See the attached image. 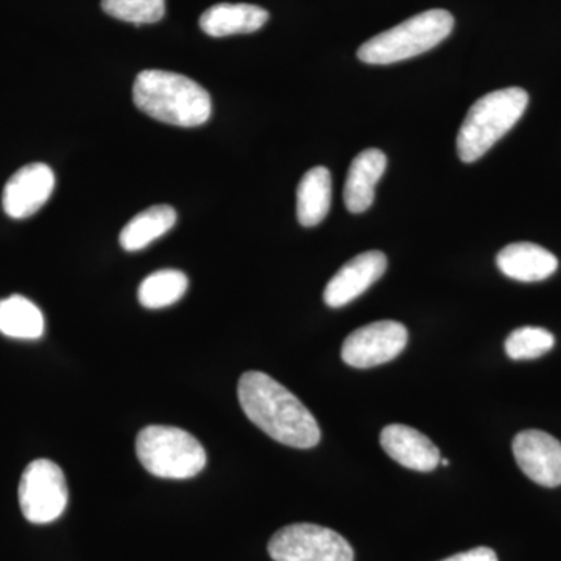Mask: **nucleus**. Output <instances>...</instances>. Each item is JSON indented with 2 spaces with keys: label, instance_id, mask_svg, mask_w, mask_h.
<instances>
[{
  "label": "nucleus",
  "instance_id": "nucleus-2",
  "mask_svg": "<svg viewBox=\"0 0 561 561\" xmlns=\"http://www.w3.org/2000/svg\"><path fill=\"white\" fill-rule=\"evenodd\" d=\"M133 101L147 116L175 127H201L213 114L209 92L202 84L168 70H142L133 87Z\"/></svg>",
  "mask_w": 561,
  "mask_h": 561
},
{
  "label": "nucleus",
  "instance_id": "nucleus-21",
  "mask_svg": "<svg viewBox=\"0 0 561 561\" xmlns=\"http://www.w3.org/2000/svg\"><path fill=\"white\" fill-rule=\"evenodd\" d=\"M102 9L130 24H154L164 18L165 0H102Z\"/></svg>",
  "mask_w": 561,
  "mask_h": 561
},
{
  "label": "nucleus",
  "instance_id": "nucleus-5",
  "mask_svg": "<svg viewBox=\"0 0 561 561\" xmlns=\"http://www.w3.org/2000/svg\"><path fill=\"white\" fill-rule=\"evenodd\" d=\"M136 454L142 467L161 479L183 481L195 478L206 467L202 443L180 427H146L136 438Z\"/></svg>",
  "mask_w": 561,
  "mask_h": 561
},
{
  "label": "nucleus",
  "instance_id": "nucleus-22",
  "mask_svg": "<svg viewBox=\"0 0 561 561\" xmlns=\"http://www.w3.org/2000/svg\"><path fill=\"white\" fill-rule=\"evenodd\" d=\"M443 561H497L496 552L490 548H476L471 551L460 552Z\"/></svg>",
  "mask_w": 561,
  "mask_h": 561
},
{
  "label": "nucleus",
  "instance_id": "nucleus-10",
  "mask_svg": "<svg viewBox=\"0 0 561 561\" xmlns=\"http://www.w3.org/2000/svg\"><path fill=\"white\" fill-rule=\"evenodd\" d=\"M55 190V173L43 162L20 169L5 184L2 205L11 219H27L38 213Z\"/></svg>",
  "mask_w": 561,
  "mask_h": 561
},
{
  "label": "nucleus",
  "instance_id": "nucleus-20",
  "mask_svg": "<svg viewBox=\"0 0 561 561\" xmlns=\"http://www.w3.org/2000/svg\"><path fill=\"white\" fill-rule=\"evenodd\" d=\"M556 345V339L548 330L524 327L513 331L505 341V353L513 360H530L549 353Z\"/></svg>",
  "mask_w": 561,
  "mask_h": 561
},
{
  "label": "nucleus",
  "instance_id": "nucleus-13",
  "mask_svg": "<svg viewBox=\"0 0 561 561\" xmlns=\"http://www.w3.org/2000/svg\"><path fill=\"white\" fill-rule=\"evenodd\" d=\"M387 169V157L379 149L360 151L351 162L343 190V202L353 214L365 213L375 202L376 184Z\"/></svg>",
  "mask_w": 561,
  "mask_h": 561
},
{
  "label": "nucleus",
  "instance_id": "nucleus-11",
  "mask_svg": "<svg viewBox=\"0 0 561 561\" xmlns=\"http://www.w3.org/2000/svg\"><path fill=\"white\" fill-rule=\"evenodd\" d=\"M386 271L387 257L382 251H365L346 262L341 271L332 276L324 289V302L330 308H343L370 289Z\"/></svg>",
  "mask_w": 561,
  "mask_h": 561
},
{
  "label": "nucleus",
  "instance_id": "nucleus-18",
  "mask_svg": "<svg viewBox=\"0 0 561 561\" xmlns=\"http://www.w3.org/2000/svg\"><path fill=\"white\" fill-rule=\"evenodd\" d=\"M46 321L38 306L21 295L0 301V332L7 337L35 341L44 334Z\"/></svg>",
  "mask_w": 561,
  "mask_h": 561
},
{
  "label": "nucleus",
  "instance_id": "nucleus-15",
  "mask_svg": "<svg viewBox=\"0 0 561 561\" xmlns=\"http://www.w3.org/2000/svg\"><path fill=\"white\" fill-rule=\"evenodd\" d=\"M268 21V11L251 3H217L202 14L201 27L213 38L254 33Z\"/></svg>",
  "mask_w": 561,
  "mask_h": 561
},
{
  "label": "nucleus",
  "instance_id": "nucleus-8",
  "mask_svg": "<svg viewBox=\"0 0 561 561\" xmlns=\"http://www.w3.org/2000/svg\"><path fill=\"white\" fill-rule=\"evenodd\" d=\"M409 332L398 321L382 320L351 332L342 346V359L353 368H373L400 356Z\"/></svg>",
  "mask_w": 561,
  "mask_h": 561
},
{
  "label": "nucleus",
  "instance_id": "nucleus-7",
  "mask_svg": "<svg viewBox=\"0 0 561 561\" xmlns=\"http://www.w3.org/2000/svg\"><path fill=\"white\" fill-rule=\"evenodd\" d=\"M69 501L65 472L51 460H33L22 472L20 505L22 515L33 524L57 522Z\"/></svg>",
  "mask_w": 561,
  "mask_h": 561
},
{
  "label": "nucleus",
  "instance_id": "nucleus-3",
  "mask_svg": "<svg viewBox=\"0 0 561 561\" xmlns=\"http://www.w3.org/2000/svg\"><path fill=\"white\" fill-rule=\"evenodd\" d=\"M529 105V94L523 88H505L483 95L468 111L459 136L457 153L463 162H474L482 158L515 127Z\"/></svg>",
  "mask_w": 561,
  "mask_h": 561
},
{
  "label": "nucleus",
  "instance_id": "nucleus-16",
  "mask_svg": "<svg viewBox=\"0 0 561 561\" xmlns=\"http://www.w3.org/2000/svg\"><path fill=\"white\" fill-rule=\"evenodd\" d=\"M332 179L327 168H313L305 173L297 191V217L302 227H317L331 208Z\"/></svg>",
  "mask_w": 561,
  "mask_h": 561
},
{
  "label": "nucleus",
  "instance_id": "nucleus-17",
  "mask_svg": "<svg viewBox=\"0 0 561 561\" xmlns=\"http://www.w3.org/2000/svg\"><path fill=\"white\" fill-rule=\"evenodd\" d=\"M176 224V210L172 206L157 205L133 217L121 231L122 249L139 251L162 238Z\"/></svg>",
  "mask_w": 561,
  "mask_h": 561
},
{
  "label": "nucleus",
  "instance_id": "nucleus-14",
  "mask_svg": "<svg viewBox=\"0 0 561 561\" xmlns=\"http://www.w3.org/2000/svg\"><path fill=\"white\" fill-rule=\"evenodd\" d=\"M497 267L505 276L522 283L548 279L559 268V260L535 243L519 242L505 247L497 254Z\"/></svg>",
  "mask_w": 561,
  "mask_h": 561
},
{
  "label": "nucleus",
  "instance_id": "nucleus-1",
  "mask_svg": "<svg viewBox=\"0 0 561 561\" xmlns=\"http://www.w3.org/2000/svg\"><path fill=\"white\" fill-rule=\"evenodd\" d=\"M238 394L249 420L273 440L298 449L319 445L321 432L316 416L271 376L261 371L243 373Z\"/></svg>",
  "mask_w": 561,
  "mask_h": 561
},
{
  "label": "nucleus",
  "instance_id": "nucleus-12",
  "mask_svg": "<svg viewBox=\"0 0 561 561\" xmlns=\"http://www.w3.org/2000/svg\"><path fill=\"white\" fill-rule=\"evenodd\" d=\"M381 446L387 456L409 470L431 472L440 465L437 446L426 435L404 424L383 427Z\"/></svg>",
  "mask_w": 561,
  "mask_h": 561
},
{
  "label": "nucleus",
  "instance_id": "nucleus-19",
  "mask_svg": "<svg viewBox=\"0 0 561 561\" xmlns=\"http://www.w3.org/2000/svg\"><path fill=\"white\" fill-rule=\"evenodd\" d=\"M190 280L180 271L151 273L140 283L138 298L147 309H164L175 305L187 291Z\"/></svg>",
  "mask_w": 561,
  "mask_h": 561
},
{
  "label": "nucleus",
  "instance_id": "nucleus-6",
  "mask_svg": "<svg viewBox=\"0 0 561 561\" xmlns=\"http://www.w3.org/2000/svg\"><path fill=\"white\" fill-rule=\"evenodd\" d=\"M273 561H354L348 541L337 531L317 524H291L268 542Z\"/></svg>",
  "mask_w": 561,
  "mask_h": 561
},
{
  "label": "nucleus",
  "instance_id": "nucleus-4",
  "mask_svg": "<svg viewBox=\"0 0 561 561\" xmlns=\"http://www.w3.org/2000/svg\"><path fill=\"white\" fill-rule=\"evenodd\" d=\"M454 28L449 11L434 9L423 11L411 20L401 22L390 31L373 36L362 44L357 57L367 65H393L419 57L424 51L448 38Z\"/></svg>",
  "mask_w": 561,
  "mask_h": 561
},
{
  "label": "nucleus",
  "instance_id": "nucleus-9",
  "mask_svg": "<svg viewBox=\"0 0 561 561\" xmlns=\"http://www.w3.org/2000/svg\"><path fill=\"white\" fill-rule=\"evenodd\" d=\"M513 456L524 474L541 486L561 485V442L542 431H524L513 440Z\"/></svg>",
  "mask_w": 561,
  "mask_h": 561
}]
</instances>
